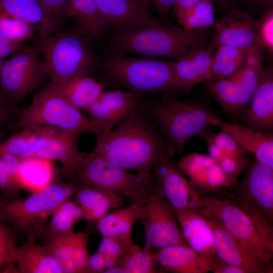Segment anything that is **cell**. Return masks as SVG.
<instances>
[{"instance_id": "obj_1", "label": "cell", "mask_w": 273, "mask_h": 273, "mask_svg": "<svg viewBox=\"0 0 273 273\" xmlns=\"http://www.w3.org/2000/svg\"><path fill=\"white\" fill-rule=\"evenodd\" d=\"M96 135L94 153L143 178H149L164 158L172 157L165 139L140 105L116 128Z\"/></svg>"}, {"instance_id": "obj_2", "label": "cell", "mask_w": 273, "mask_h": 273, "mask_svg": "<svg viewBox=\"0 0 273 273\" xmlns=\"http://www.w3.org/2000/svg\"><path fill=\"white\" fill-rule=\"evenodd\" d=\"M140 107L165 139L172 157H182L191 138H203L212 132V127H220L223 123L203 103L178 100L167 94L155 101H142Z\"/></svg>"}, {"instance_id": "obj_3", "label": "cell", "mask_w": 273, "mask_h": 273, "mask_svg": "<svg viewBox=\"0 0 273 273\" xmlns=\"http://www.w3.org/2000/svg\"><path fill=\"white\" fill-rule=\"evenodd\" d=\"M35 46L50 82L59 84L100 71L102 58L93 40L79 30L39 34Z\"/></svg>"}, {"instance_id": "obj_4", "label": "cell", "mask_w": 273, "mask_h": 273, "mask_svg": "<svg viewBox=\"0 0 273 273\" xmlns=\"http://www.w3.org/2000/svg\"><path fill=\"white\" fill-rule=\"evenodd\" d=\"M203 30H188L165 22L162 24L108 36L110 51L116 54H135L148 57L179 60L192 50L206 46Z\"/></svg>"}, {"instance_id": "obj_5", "label": "cell", "mask_w": 273, "mask_h": 273, "mask_svg": "<svg viewBox=\"0 0 273 273\" xmlns=\"http://www.w3.org/2000/svg\"><path fill=\"white\" fill-rule=\"evenodd\" d=\"M80 135L53 126L29 127L13 132L0 143V153L57 161L64 175L71 178L86 155L78 148Z\"/></svg>"}, {"instance_id": "obj_6", "label": "cell", "mask_w": 273, "mask_h": 273, "mask_svg": "<svg viewBox=\"0 0 273 273\" xmlns=\"http://www.w3.org/2000/svg\"><path fill=\"white\" fill-rule=\"evenodd\" d=\"M100 71L109 83L135 93L170 95L181 90L173 61L130 58L110 51L102 58Z\"/></svg>"}, {"instance_id": "obj_7", "label": "cell", "mask_w": 273, "mask_h": 273, "mask_svg": "<svg viewBox=\"0 0 273 273\" xmlns=\"http://www.w3.org/2000/svg\"><path fill=\"white\" fill-rule=\"evenodd\" d=\"M76 190L74 184L57 183L25 198L0 200V218L24 233L28 241H36L43 237L48 219Z\"/></svg>"}, {"instance_id": "obj_8", "label": "cell", "mask_w": 273, "mask_h": 273, "mask_svg": "<svg viewBox=\"0 0 273 273\" xmlns=\"http://www.w3.org/2000/svg\"><path fill=\"white\" fill-rule=\"evenodd\" d=\"M193 209L205 217L215 218L243 246L273 268V242L236 204L211 192L203 194Z\"/></svg>"}, {"instance_id": "obj_9", "label": "cell", "mask_w": 273, "mask_h": 273, "mask_svg": "<svg viewBox=\"0 0 273 273\" xmlns=\"http://www.w3.org/2000/svg\"><path fill=\"white\" fill-rule=\"evenodd\" d=\"M70 179L76 186L109 191L132 202L146 198L151 188L149 178L130 173L93 151L86 154Z\"/></svg>"}, {"instance_id": "obj_10", "label": "cell", "mask_w": 273, "mask_h": 273, "mask_svg": "<svg viewBox=\"0 0 273 273\" xmlns=\"http://www.w3.org/2000/svg\"><path fill=\"white\" fill-rule=\"evenodd\" d=\"M34 126H50L81 134L96 131L86 116L48 84L30 104L18 111L13 132Z\"/></svg>"}, {"instance_id": "obj_11", "label": "cell", "mask_w": 273, "mask_h": 273, "mask_svg": "<svg viewBox=\"0 0 273 273\" xmlns=\"http://www.w3.org/2000/svg\"><path fill=\"white\" fill-rule=\"evenodd\" d=\"M48 78L38 48L25 46L4 62L0 72V96L14 105Z\"/></svg>"}, {"instance_id": "obj_12", "label": "cell", "mask_w": 273, "mask_h": 273, "mask_svg": "<svg viewBox=\"0 0 273 273\" xmlns=\"http://www.w3.org/2000/svg\"><path fill=\"white\" fill-rule=\"evenodd\" d=\"M141 220L145 228L146 248L188 245L171 206L152 188L144 203Z\"/></svg>"}, {"instance_id": "obj_13", "label": "cell", "mask_w": 273, "mask_h": 273, "mask_svg": "<svg viewBox=\"0 0 273 273\" xmlns=\"http://www.w3.org/2000/svg\"><path fill=\"white\" fill-rule=\"evenodd\" d=\"M151 188L173 208L193 209L202 195L168 156L155 167L149 177Z\"/></svg>"}, {"instance_id": "obj_14", "label": "cell", "mask_w": 273, "mask_h": 273, "mask_svg": "<svg viewBox=\"0 0 273 273\" xmlns=\"http://www.w3.org/2000/svg\"><path fill=\"white\" fill-rule=\"evenodd\" d=\"M144 94L121 90L103 91L85 110L96 134L117 125L143 101Z\"/></svg>"}, {"instance_id": "obj_15", "label": "cell", "mask_w": 273, "mask_h": 273, "mask_svg": "<svg viewBox=\"0 0 273 273\" xmlns=\"http://www.w3.org/2000/svg\"><path fill=\"white\" fill-rule=\"evenodd\" d=\"M98 9L116 32L159 25L165 21L153 16L139 0H95Z\"/></svg>"}, {"instance_id": "obj_16", "label": "cell", "mask_w": 273, "mask_h": 273, "mask_svg": "<svg viewBox=\"0 0 273 273\" xmlns=\"http://www.w3.org/2000/svg\"><path fill=\"white\" fill-rule=\"evenodd\" d=\"M175 163L201 195L237 183L209 155L190 153Z\"/></svg>"}, {"instance_id": "obj_17", "label": "cell", "mask_w": 273, "mask_h": 273, "mask_svg": "<svg viewBox=\"0 0 273 273\" xmlns=\"http://www.w3.org/2000/svg\"><path fill=\"white\" fill-rule=\"evenodd\" d=\"M257 30L256 19L233 8L216 23L211 45L215 50L221 46L248 49L257 40Z\"/></svg>"}, {"instance_id": "obj_18", "label": "cell", "mask_w": 273, "mask_h": 273, "mask_svg": "<svg viewBox=\"0 0 273 273\" xmlns=\"http://www.w3.org/2000/svg\"><path fill=\"white\" fill-rule=\"evenodd\" d=\"M236 185L273 224V169L254 157L248 160L244 178Z\"/></svg>"}, {"instance_id": "obj_19", "label": "cell", "mask_w": 273, "mask_h": 273, "mask_svg": "<svg viewBox=\"0 0 273 273\" xmlns=\"http://www.w3.org/2000/svg\"><path fill=\"white\" fill-rule=\"evenodd\" d=\"M212 229L216 254L245 273H272L273 268L258 258L235 239L214 218L206 217Z\"/></svg>"}, {"instance_id": "obj_20", "label": "cell", "mask_w": 273, "mask_h": 273, "mask_svg": "<svg viewBox=\"0 0 273 273\" xmlns=\"http://www.w3.org/2000/svg\"><path fill=\"white\" fill-rule=\"evenodd\" d=\"M240 119L242 125L255 130H273V69L266 68L258 86Z\"/></svg>"}, {"instance_id": "obj_21", "label": "cell", "mask_w": 273, "mask_h": 273, "mask_svg": "<svg viewBox=\"0 0 273 273\" xmlns=\"http://www.w3.org/2000/svg\"><path fill=\"white\" fill-rule=\"evenodd\" d=\"M171 208L188 245L210 263L216 254L208 220L193 209Z\"/></svg>"}, {"instance_id": "obj_22", "label": "cell", "mask_w": 273, "mask_h": 273, "mask_svg": "<svg viewBox=\"0 0 273 273\" xmlns=\"http://www.w3.org/2000/svg\"><path fill=\"white\" fill-rule=\"evenodd\" d=\"M45 245L62 273H86L88 238L83 232L58 237Z\"/></svg>"}, {"instance_id": "obj_23", "label": "cell", "mask_w": 273, "mask_h": 273, "mask_svg": "<svg viewBox=\"0 0 273 273\" xmlns=\"http://www.w3.org/2000/svg\"><path fill=\"white\" fill-rule=\"evenodd\" d=\"M214 50L211 45L199 47L173 61L175 76L181 90H189L207 80Z\"/></svg>"}, {"instance_id": "obj_24", "label": "cell", "mask_w": 273, "mask_h": 273, "mask_svg": "<svg viewBox=\"0 0 273 273\" xmlns=\"http://www.w3.org/2000/svg\"><path fill=\"white\" fill-rule=\"evenodd\" d=\"M221 130L232 136L246 153L273 169V133L255 130L237 123L223 122Z\"/></svg>"}, {"instance_id": "obj_25", "label": "cell", "mask_w": 273, "mask_h": 273, "mask_svg": "<svg viewBox=\"0 0 273 273\" xmlns=\"http://www.w3.org/2000/svg\"><path fill=\"white\" fill-rule=\"evenodd\" d=\"M152 251L164 270L175 273H206L210 263L188 245H174Z\"/></svg>"}, {"instance_id": "obj_26", "label": "cell", "mask_w": 273, "mask_h": 273, "mask_svg": "<svg viewBox=\"0 0 273 273\" xmlns=\"http://www.w3.org/2000/svg\"><path fill=\"white\" fill-rule=\"evenodd\" d=\"M73 196L83 211L84 219L89 222H97L124 204L123 198L113 192L88 186H76Z\"/></svg>"}, {"instance_id": "obj_27", "label": "cell", "mask_w": 273, "mask_h": 273, "mask_svg": "<svg viewBox=\"0 0 273 273\" xmlns=\"http://www.w3.org/2000/svg\"><path fill=\"white\" fill-rule=\"evenodd\" d=\"M13 262L17 265V272L62 273L47 247L38 245L36 241H28L22 246L16 247Z\"/></svg>"}, {"instance_id": "obj_28", "label": "cell", "mask_w": 273, "mask_h": 273, "mask_svg": "<svg viewBox=\"0 0 273 273\" xmlns=\"http://www.w3.org/2000/svg\"><path fill=\"white\" fill-rule=\"evenodd\" d=\"M74 18L81 33L93 40L101 41L111 28L100 13L95 0H70L67 18Z\"/></svg>"}, {"instance_id": "obj_29", "label": "cell", "mask_w": 273, "mask_h": 273, "mask_svg": "<svg viewBox=\"0 0 273 273\" xmlns=\"http://www.w3.org/2000/svg\"><path fill=\"white\" fill-rule=\"evenodd\" d=\"M48 84L69 104L78 110H86L104 91L105 84L89 76L77 77L66 82Z\"/></svg>"}, {"instance_id": "obj_30", "label": "cell", "mask_w": 273, "mask_h": 273, "mask_svg": "<svg viewBox=\"0 0 273 273\" xmlns=\"http://www.w3.org/2000/svg\"><path fill=\"white\" fill-rule=\"evenodd\" d=\"M147 198L106 214L97 222L99 233L102 236L131 237L132 228L142 218Z\"/></svg>"}, {"instance_id": "obj_31", "label": "cell", "mask_w": 273, "mask_h": 273, "mask_svg": "<svg viewBox=\"0 0 273 273\" xmlns=\"http://www.w3.org/2000/svg\"><path fill=\"white\" fill-rule=\"evenodd\" d=\"M53 160L40 157L23 158L18 170L21 188L38 192L51 184L54 176Z\"/></svg>"}, {"instance_id": "obj_32", "label": "cell", "mask_w": 273, "mask_h": 273, "mask_svg": "<svg viewBox=\"0 0 273 273\" xmlns=\"http://www.w3.org/2000/svg\"><path fill=\"white\" fill-rule=\"evenodd\" d=\"M0 13L33 25L39 24V34L56 31L36 0H0Z\"/></svg>"}, {"instance_id": "obj_33", "label": "cell", "mask_w": 273, "mask_h": 273, "mask_svg": "<svg viewBox=\"0 0 273 273\" xmlns=\"http://www.w3.org/2000/svg\"><path fill=\"white\" fill-rule=\"evenodd\" d=\"M84 219L81 208L74 201L64 202L53 213L45 229L43 237L47 242L55 238L73 234V227L79 221Z\"/></svg>"}, {"instance_id": "obj_34", "label": "cell", "mask_w": 273, "mask_h": 273, "mask_svg": "<svg viewBox=\"0 0 273 273\" xmlns=\"http://www.w3.org/2000/svg\"><path fill=\"white\" fill-rule=\"evenodd\" d=\"M212 192L238 206L251 219L259 231L273 242V224L269 221L259 209L246 198L236 183Z\"/></svg>"}, {"instance_id": "obj_35", "label": "cell", "mask_w": 273, "mask_h": 273, "mask_svg": "<svg viewBox=\"0 0 273 273\" xmlns=\"http://www.w3.org/2000/svg\"><path fill=\"white\" fill-rule=\"evenodd\" d=\"M248 49L226 46L217 47L212 58L208 78L204 84L233 76L241 67Z\"/></svg>"}, {"instance_id": "obj_36", "label": "cell", "mask_w": 273, "mask_h": 273, "mask_svg": "<svg viewBox=\"0 0 273 273\" xmlns=\"http://www.w3.org/2000/svg\"><path fill=\"white\" fill-rule=\"evenodd\" d=\"M204 84L206 96L218 103L233 119H240L242 111L238 87L234 80L226 78Z\"/></svg>"}, {"instance_id": "obj_37", "label": "cell", "mask_w": 273, "mask_h": 273, "mask_svg": "<svg viewBox=\"0 0 273 273\" xmlns=\"http://www.w3.org/2000/svg\"><path fill=\"white\" fill-rule=\"evenodd\" d=\"M121 265L126 273H156L165 271L158 263L152 250L133 245L124 254Z\"/></svg>"}, {"instance_id": "obj_38", "label": "cell", "mask_w": 273, "mask_h": 273, "mask_svg": "<svg viewBox=\"0 0 273 273\" xmlns=\"http://www.w3.org/2000/svg\"><path fill=\"white\" fill-rule=\"evenodd\" d=\"M214 8L208 0H200L179 23L188 30H204L214 24Z\"/></svg>"}, {"instance_id": "obj_39", "label": "cell", "mask_w": 273, "mask_h": 273, "mask_svg": "<svg viewBox=\"0 0 273 273\" xmlns=\"http://www.w3.org/2000/svg\"><path fill=\"white\" fill-rule=\"evenodd\" d=\"M23 158L7 153H0V190L8 193L22 189L18 179V170Z\"/></svg>"}, {"instance_id": "obj_40", "label": "cell", "mask_w": 273, "mask_h": 273, "mask_svg": "<svg viewBox=\"0 0 273 273\" xmlns=\"http://www.w3.org/2000/svg\"><path fill=\"white\" fill-rule=\"evenodd\" d=\"M132 244L131 237L102 236L97 251L106 258L111 267L120 265L124 254Z\"/></svg>"}, {"instance_id": "obj_41", "label": "cell", "mask_w": 273, "mask_h": 273, "mask_svg": "<svg viewBox=\"0 0 273 273\" xmlns=\"http://www.w3.org/2000/svg\"><path fill=\"white\" fill-rule=\"evenodd\" d=\"M0 31L10 39L22 43L34 35V25L0 13Z\"/></svg>"}, {"instance_id": "obj_42", "label": "cell", "mask_w": 273, "mask_h": 273, "mask_svg": "<svg viewBox=\"0 0 273 273\" xmlns=\"http://www.w3.org/2000/svg\"><path fill=\"white\" fill-rule=\"evenodd\" d=\"M18 232L0 218V272L6 270L13 263Z\"/></svg>"}, {"instance_id": "obj_43", "label": "cell", "mask_w": 273, "mask_h": 273, "mask_svg": "<svg viewBox=\"0 0 273 273\" xmlns=\"http://www.w3.org/2000/svg\"><path fill=\"white\" fill-rule=\"evenodd\" d=\"M36 1L48 20L56 29L64 20L68 18L70 0Z\"/></svg>"}, {"instance_id": "obj_44", "label": "cell", "mask_w": 273, "mask_h": 273, "mask_svg": "<svg viewBox=\"0 0 273 273\" xmlns=\"http://www.w3.org/2000/svg\"><path fill=\"white\" fill-rule=\"evenodd\" d=\"M257 40L269 54L273 52V7L256 19Z\"/></svg>"}, {"instance_id": "obj_45", "label": "cell", "mask_w": 273, "mask_h": 273, "mask_svg": "<svg viewBox=\"0 0 273 273\" xmlns=\"http://www.w3.org/2000/svg\"><path fill=\"white\" fill-rule=\"evenodd\" d=\"M18 111L14 105L0 96V143L6 140L9 133L13 131Z\"/></svg>"}, {"instance_id": "obj_46", "label": "cell", "mask_w": 273, "mask_h": 273, "mask_svg": "<svg viewBox=\"0 0 273 273\" xmlns=\"http://www.w3.org/2000/svg\"><path fill=\"white\" fill-rule=\"evenodd\" d=\"M248 162L245 153H238L226 155L218 163L231 178L238 182V177L245 170Z\"/></svg>"}, {"instance_id": "obj_47", "label": "cell", "mask_w": 273, "mask_h": 273, "mask_svg": "<svg viewBox=\"0 0 273 273\" xmlns=\"http://www.w3.org/2000/svg\"><path fill=\"white\" fill-rule=\"evenodd\" d=\"M209 140L222 150L226 155L238 153H246L241 149L234 138L225 131L221 130L216 133L210 132L203 138Z\"/></svg>"}, {"instance_id": "obj_48", "label": "cell", "mask_w": 273, "mask_h": 273, "mask_svg": "<svg viewBox=\"0 0 273 273\" xmlns=\"http://www.w3.org/2000/svg\"><path fill=\"white\" fill-rule=\"evenodd\" d=\"M110 267L108 260L98 251L88 255L86 263V273H100Z\"/></svg>"}, {"instance_id": "obj_49", "label": "cell", "mask_w": 273, "mask_h": 273, "mask_svg": "<svg viewBox=\"0 0 273 273\" xmlns=\"http://www.w3.org/2000/svg\"><path fill=\"white\" fill-rule=\"evenodd\" d=\"M25 47L22 43L12 40L0 31V58L4 59L10 55L17 53Z\"/></svg>"}, {"instance_id": "obj_50", "label": "cell", "mask_w": 273, "mask_h": 273, "mask_svg": "<svg viewBox=\"0 0 273 273\" xmlns=\"http://www.w3.org/2000/svg\"><path fill=\"white\" fill-rule=\"evenodd\" d=\"M210 271L214 273H245L241 268L224 261L217 254L210 262Z\"/></svg>"}, {"instance_id": "obj_51", "label": "cell", "mask_w": 273, "mask_h": 273, "mask_svg": "<svg viewBox=\"0 0 273 273\" xmlns=\"http://www.w3.org/2000/svg\"><path fill=\"white\" fill-rule=\"evenodd\" d=\"M200 0H175L173 11L179 24Z\"/></svg>"}, {"instance_id": "obj_52", "label": "cell", "mask_w": 273, "mask_h": 273, "mask_svg": "<svg viewBox=\"0 0 273 273\" xmlns=\"http://www.w3.org/2000/svg\"><path fill=\"white\" fill-rule=\"evenodd\" d=\"M247 1L249 9L255 15L261 16L273 7V0H244Z\"/></svg>"}, {"instance_id": "obj_53", "label": "cell", "mask_w": 273, "mask_h": 273, "mask_svg": "<svg viewBox=\"0 0 273 273\" xmlns=\"http://www.w3.org/2000/svg\"><path fill=\"white\" fill-rule=\"evenodd\" d=\"M213 5L214 10L225 13L233 8H239V6L244 0H208Z\"/></svg>"}, {"instance_id": "obj_54", "label": "cell", "mask_w": 273, "mask_h": 273, "mask_svg": "<svg viewBox=\"0 0 273 273\" xmlns=\"http://www.w3.org/2000/svg\"><path fill=\"white\" fill-rule=\"evenodd\" d=\"M152 3L160 16L162 17H167L173 9L175 0H150Z\"/></svg>"}, {"instance_id": "obj_55", "label": "cell", "mask_w": 273, "mask_h": 273, "mask_svg": "<svg viewBox=\"0 0 273 273\" xmlns=\"http://www.w3.org/2000/svg\"><path fill=\"white\" fill-rule=\"evenodd\" d=\"M208 145L209 156L214 159L217 163L220 161L226 154L216 145L209 140H205Z\"/></svg>"}, {"instance_id": "obj_56", "label": "cell", "mask_w": 273, "mask_h": 273, "mask_svg": "<svg viewBox=\"0 0 273 273\" xmlns=\"http://www.w3.org/2000/svg\"><path fill=\"white\" fill-rule=\"evenodd\" d=\"M104 273H126L124 268L121 265L114 266L107 268Z\"/></svg>"}, {"instance_id": "obj_57", "label": "cell", "mask_w": 273, "mask_h": 273, "mask_svg": "<svg viewBox=\"0 0 273 273\" xmlns=\"http://www.w3.org/2000/svg\"><path fill=\"white\" fill-rule=\"evenodd\" d=\"M146 8L149 9V6L151 4L150 0H139Z\"/></svg>"}, {"instance_id": "obj_58", "label": "cell", "mask_w": 273, "mask_h": 273, "mask_svg": "<svg viewBox=\"0 0 273 273\" xmlns=\"http://www.w3.org/2000/svg\"><path fill=\"white\" fill-rule=\"evenodd\" d=\"M4 62V60L0 58V72H1V68H2V65Z\"/></svg>"}]
</instances>
